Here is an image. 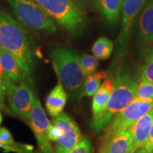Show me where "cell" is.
Here are the masks:
<instances>
[{
	"mask_svg": "<svg viewBox=\"0 0 153 153\" xmlns=\"http://www.w3.org/2000/svg\"><path fill=\"white\" fill-rule=\"evenodd\" d=\"M0 44L16 57L31 77L37 57L33 37L22 23L0 7Z\"/></svg>",
	"mask_w": 153,
	"mask_h": 153,
	"instance_id": "cell-1",
	"label": "cell"
},
{
	"mask_svg": "<svg viewBox=\"0 0 153 153\" xmlns=\"http://www.w3.org/2000/svg\"><path fill=\"white\" fill-rule=\"evenodd\" d=\"M137 81L129 72L121 69L117 70L114 77V87L106 108L91 120V128L95 133L104 131L116 115L123 111L135 99Z\"/></svg>",
	"mask_w": 153,
	"mask_h": 153,
	"instance_id": "cell-2",
	"label": "cell"
},
{
	"mask_svg": "<svg viewBox=\"0 0 153 153\" xmlns=\"http://www.w3.org/2000/svg\"><path fill=\"white\" fill-rule=\"evenodd\" d=\"M79 55L72 49L57 46L51 52L53 68L70 99L82 97L86 74L79 62Z\"/></svg>",
	"mask_w": 153,
	"mask_h": 153,
	"instance_id": "cell-3",
	"label": "cell"
},
{
	"mask_svg": "<svg viewBox=\"0 0 153 153\" xmlns=\"http://www.w3.org/2000/svg\"><path fill=\"white\" fill-rule=\"evenodd\" d=\"M35 1L72 37H77L87 26V15L74 0Z\"/></svg>",
	"mask_w": 153,
	"mask_h": 153,
	"instance_id": "cell-4",
	"label": "cell"
},
{
	"mask_svg": "<svg viewBox=\"0 0 153 153\" xmlns=\"http://www.w3.org/2000/svg\"><path fill=\"white\" fill-rule=\"evenodd\" d=\"M16 19L25 27L45 34L57 30V23L35 0H5Z\"/></svg>",
	"mask_w": 153,
	"mask_h": 153,
	"instance_id": "cell-5",
	"label": "cell"
},
{
	"mask_svg": "<svg viewBox=\"0 0 153 153\" xmlns=\"http://www.w3.org/2000/svg\"><path fill=\"white\" fill-rule=\"evenodd\" d=\"M152 108L153 100L134 99L131 104L116 115L106 126L100 144H104L118 133L131 128L137 120Z\"/></svg>",
	"mask_w": 153,
	"mask_h": 153,
	"instance_id": "cell-6",
	"label": "cell"
},
{
	"mask_svg": "<svg viewBox=\"0 0 153 153\" xmlns=\"http://www.w3.org/2000/svg\"><path fill=\"white\" fill-rule=\"evenodd\" d=\"M4 76L7 87V100L11 114L20 116L28 122L36 99L32 84L28 82L17 84L4 74Z\"/></svg>",
	"mask_w": 153,
	"mask_h": 153,
	"instance_id": "cell-7",
	"label": "cell"
},
{
	"mask_svg": "<svg viewBox=\"0 0 153 153\" xmlns=\"http://www.w3.org/2000/svg\"><path fill=\"white\" fill-rule=\"evenodd\" d=\"M146 0H123L122 22L120 31L117 39L115 59L118 60L127 51L132 28L138 17Z\"/></svg>",
	"mask_w": 153,
	"mask_h": 153,
	"instance_id": "cell-8",
	"label": "cell"
},
{
	"mask_svg": "<svg viewBox=\"0 0 153 153\" xmlns=\"http://www.w3.org/2000/svg\"><path fill=\"white\" fill-rule=\"evenodd\" d=\"M27 123L33 131L39 152L41 153H55L48 137V130L51 123L48 118L37 96H36L33 106Z\"/></svg>",
	"mask_w": 153,
	"mask_h": 153,
	"instance_id": "cell-9",
	"label": "cell"
},
{
	"mask_svg": "<svg viewBox=\"0 0 153 153\" xmlns=\"http://www.w3.org/2000/svg\"><path fill=\"white\" fill-rule=\"evenodd\" d=\"M52 123L62 129L63 134L56 141L55 153H66L74 148L82 138L81 131L77 124L66 113H62L53 118Z\"/></svg>",
	"mask_w": 153,
	"mask_h": 153,
	"instance_id": "cell-10",
	"label": "cell"
},
{
	"mask_svg": "<svg viewBox=\"0 0 153 153\" xmlns=\"http://www.w3.org/2000/svg\"><path fill=\"white\" fill-rule=\"evenodd\" d=\"M137 36L140 57L147 56L153 45V0H146L139 14Z\"/></svg>",
	"mask_w": 153,
	"mask_h": 153,
	"instance_id": "cell-11",
	"label": "cell"
},
{
	"mask_svg": "<svg viewBox=\"0 0 153 153\" xmlns=\"http://www.w3.org/2000/svg\"><path fill=\"white\" fill-rule=\"evenodd\" d=\"M0 66L4 74L15 83L28 82L32 84L31 77L26 73L16 57L4 48L0 55Z\"/></svg>",
	"mask_w": 153,
	"mask_h": 153,
	"instance_id": "cell-12",
	"label": "cell"
},
{
	"mask_svg": "<svg viewBox=\"0 0 153 153\" xmlns=\"http://www.w3.org/2000/svg\"><path fill=\"white\" fill-rule=\"evenodd\" d=\"M153 125V108L137 120L131 128L133 139V152L138 150L148 140Z\"/></svg>",
	"mask_w": 153,
	"mask_h": 153,
	"instance_id": "cell-13",
	"label": "cell"
},
{
	"mask_svg": "<svg viewBox=\"0 0 153 153\" xmlns=\"http://www.w3.org/2000/svg\"><path fill=\"white\" fill-rule=\"evenodd\" d=\"M98 153H133L131 128L118 133L104 144L99 145Z\"/></svg>",
	"mask_w": 153,
	"mask_h": 153,
	"instance_id": "cell-14",
	"label": "cell"
},
{
	"mask_svg": "<svg viewBox=\"0 0 153 153\" xmlns=\"http://www.w3.org/2000/svg\"><path fill=\"white\" fill-rule=\"evenodd\" d=\"M92 4L111 26L119 22L123 0H92Z\"/></svg>",
	"mask_w": 153,
	"mask_h": 153,
	"instance_id": "cell-15",
	"label": "cell"
},
{
	"mask_svg": "<svg viewBox=\"0 0 153 153\" xmlns=\"http://www.w3.org/2000/svg\"><path fill=\"white\" fill-rule=\"evenodd\" d=\"M68 100V94L60 80L55 86L45 101V107L50 116L53 118L59 116L63 113Z\"/></svg>",
	"mask_w": 153,
	"mask_h": 153,
	"instance_id": "cell-16",
	"label": "cell"
},
{
	"mask_svg": "<svg viewBox=\"0 0 153 153\" xmlns=\"http://www.w3.org/2000/svg\"><path fill=\"white\" fill-rule=\"evenodd\" d=\"M114 87V78H106L94 94L92 101V118L97 117L108 105Z\"/></svg>",
	"mask_w": 153,
	"mask_h": 153,
	"instance_id": "cell-17",
	"label": "cell"
},
{
	"mask_svg": "<svg viewBox=\"0 0 153 153\" xmlns=\"http://www.w3.org/2000/svg\"><path fill=\"white\" fill-rule=\"evenodd\" d=\"M107 73L105 71L95 72L93 74L88 75L84 82L82 91V97H91L94 95L97 90L101 87V82L107 77Z\"/></svg>",
	"mask_w": 153,
	"mask_h": 153,
	"instance_id": "cell-18",
	"label": "cell"
},
{
	"mask_svg": "<svg viewBox=\"0 0 153 153\" xmlns=\"http://www.w3.org/2000/svg\"><path fill=\"white\" fill-rule=\"evenodd\" d=\"M114 50V43L106 37L99 38L94 43L91 51L94 56L99 60H106L109 58Z\"/></svg>",
	"mask_w": 153,
	"mask_h": 153,
	"instance_id": "cell-19",
	"label": "cell"
},
{
	"mask_svg": "<svg viewBox=\"0 0 153 153\" xmlns=\"http://www.w3.org/2000/svg\"><path fill=\"white\" fill-rule=\"evenodd\" d=\"M139 79L146 80L153 83V45L145 57L144 65L140 68Z\"/></svg>",
	"mask_w": 153,
	"mask_h": 153,
	"instance_id": "cell-20",
	"label": "cell"
},
{
	"mask_svg": "<svg viewBox=\"0 0 153 153\" xmlns=\"http://www.w3.org/2000/svg\"><path fill=\"white\" fill-rule=\"evenodd\" d=\"M134 99L153 100V83L146 80L138 79L137 89Z\"/></svg>",
	"mask_w": 153,
	"mask_h": 153,
	"instance_id": "cell-21",
	"label": "cell"
},
{
	"mask_svg": "<svg viewBox=\"0 0 153 153\" xmlns=\"http://www.w3.org/2000/svg\"><path fill=\"white\" fill-rule=\"evenodd\" d=\"M79 58L80 65L86 76L93 74L98 68L99 62L96 57L88 54H83L79 55Z\"/></svg>",
	"mask_w": 153,
	"mask_h": 153,
	"instance_id": "cell-22",
	"label": "cell"
},
{
	"mask_svg": "<svg viewBox=\"0 0 153 153\" xmlns=\"http://www.w3.org/2000/svg\"><path fill=\"white\" fill-rule=\"evenodd\" d=\"M66 153H93V145L91 140L82 137L73 148Z\"/></svg>",
	"mask_w": 153,
	"mask_h": 153,
	"instance_id": "cell-23",
	"label": "cell"
},
{
	"mask_svg": "<svg viewBox=\"0 0 153 153\" xmlns=\"http://www.w3.org/2000/svg\"><path fill=\"white\" fill-rule=\"evenodd\" d=\"M6 99H7V87L4 81V76L3 72L0 69V110L11 114L9 107H7L6 104Z\"/></svg>",
	"mask_w": 153,
	"mask_h": 153,
	"instance_id": "cell-24",
	"label": "cell"
},
{
	"mask_svg": "<svg viewBox=\"0 0 153 153\" xmlns=\"http://www.w3.org/2000/svg\"><path fill=\"white\" fill-rule=\"evenodd\" d=\"M63 134L62 129L59 126L51 122L48 130V137L51 141H56L62 136Z\"/></svg>",
	"mask_w": 153,
	"mask_h": 153,
	"instance_id": "cell-25",
	"label": "cell"
},
{
	"mask_svg": "<svg viewBox=\"0 0 153 153\" xmlns=\"http://www.w3.org/2000/svg\"><path fill=\"white\" fill-rule=\"evenodd\" d=\"M134 153H153V125L146 142Z\"/></svg>",
	"mask_w": 153,
	"mask_h": 153,
	"instance_id": "cell-26",
	"label": "cell"
},
{
	"mask_svg": "<svg viewBox=\"0 0 153 153\" xmlns=\"http://www.w3.org/2000/svg\"><path fill=\"white\" fill-rule=\"evenodd\" d=\"M74 1H75L76 3H77L79 5H80L81 6L82 4H83V3H84V1H85V0H74Z\"/></svg>",
	"mask_w": 153,
	"mask_h": 153,
	"instance_id": "cell-27",
	"label": "cell"
},
{
	"mask_svg": "<svg viewBox=\"0 0 153 153\" xmlns=\"http://www.w3.org/2000/svg\"><path fill=\"white\" fill-rule=\"evenodd\" d=\"M1 122H2V114L0 112V125H1Z\"/></svg>",
	"mask_w": 153,
	"mask_h": 153,
	"instance_id": "cell-28",
	"label": "cell"
},
{
	"mask_svg": "<svg viewBox=\"0 0 153 153\" xmlns=\"http://www.w3.org/2000/svg\"><path fill=\"white\" fill-rule=\"evenodd\" d=\"M2 49H3V48L1 45V44H0V55H1V51H2ZM0 69H1V66H0ZM1 71H2V70H1Z\"/></svg>",
	"mask_w": 153,
	"mask_h": 153,
	"instance_id": "cell-29",
	"label": "cell"
}]
</instances>
